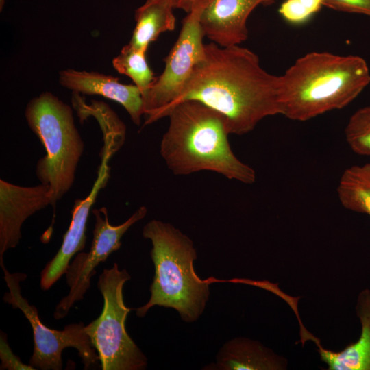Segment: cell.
Wrapping results in <instances>:
<instances>
[{
  "label": "cell",
  "instance_id": "1",
  "mask_svg": "<svg viewBox=\"0 0 370 370\" xmlns=\"http://www.w3.org/2000/svg\"><path fill=\"white\" fill-rule=\"evenodd\" d=\"M186 100L200 101L219 112L230 134L243 135L264 118L282 114L281 76L266 71L258 56L247 48L205 44L204 58L162 118Z\"/></svg>",
  "mask_w": 370,
  "mask_h": 370
},
{
  "label": "cell",
  "instance_id": "2",
  "mask_svg": "<svg viewBox=\"0 0 370 370\" xmlns=\"http://www.w3.org/2000/svg\"><path fill=\"white\" fill-rule=\"evenodd\" d=\"M167 116L169 125L160 152L174 175L209 171L243 184L255 182L254 169L232 150L221 113L200 101L186 100L174 106Z\"/></svg>",
  "mask_w": 370,
  "mask_h": 370
},
{
  "label": "cell",
  "instance_id": "3",
  "mask_svg": "<svg viewBox=\"0 0 370 370\" xmlns=\"http://www.w3.org/2000/svg\"><path fill=\"white\" fill-rule=\"evenodd\" d=\"M280 76L281 114L297 121L347 106L370 82L362 58L328 52L308 53Z\"/></svg>",
  "mask_w": 370,
  "mask_h": 370
},
{
  "label": "cell",
  "instance_id": "4",
  "mask_svg": "<svg viewBox=\"0 0 370 370\" xmlns=\"http://www.w3.org/2000/svg\"><path fill=\"white\" fill-rule=\"evenodd\" d=\"M143 236L151 241L154 276L148 301L136 309L142 318L155 306L175 309L186 323L203 314L210 296L209 283L195 271L197 250L193 241L169 223L152 219L143 228Z\"/></svg>",
  "mask_w": 370,
  "mask_h": 370
},
{
  "label": "cell",
  "instance_id": "5",
  "mask_svg": "<svg viewBox=\"0 0 370 370\" xmlns=\"http://www.w3.org/2000/svg\"><path fill=\"white\" fill-rule=\"evenodd\" d=\"M30 130L39 138L45 156L36 166L40 184L50 187L54 208L73 186L84 143L71 106L49 91L33 97L25 109Z\"/></svg>",
  "mask_w": 370,
  "mask_h": 370
},
{
  "label": "cell",
  "instance_id": "6",
  "mask_svg": "<svg viewBox=\"0 0 370 370\" xmlns=\"http://www.w3.org/2000/svg\"><path fill=\"white\" fill-rule=\"evenodd\" d=\"M131 278L126 269L115 262L103 269L98 288L103 299V310L85 330L95 349L102 370H143L147 358L127 334L125 321L132 310L123 299V288Z\"/></svg>",
  "mask_w": 370,
  "mask_h": 370
},
{
  "label": "cell",
  "instance_id": "7",
  "mask_svg": "<svg viewBox=\"0 0 370 370\" xmlns=\"http://www.w3.org/2000/svg\"><path fill=\"white\" fill-rule=\"evenodd\" d=\"M8 288L5 302L13 308L21 310L29 321L33 332L34 351L29 363L35 369L60 370L62 369V352L66 347L75 348L82 358L84 369L99 367V358L82 323L66 325L62 330L48 328L40 319L37 308L29 304L21 295L20 282L26 275L10 273L0 262Z\"/></svg>",
  "mask_w": 370,
  "mask_h": 370
},
{
  "label": "cell",
  "instance_id": "8",
  "mask_svg": "<svg viewBox=\"0 0 370 370\" xmlns=\"http://www.w3.org/2000/svg\"><path fill=\"white\" fill-rule=\"evenodd\" d=\"M207 2L196 6L184 18L179 36L164 60L163 72L156 77L143 95L144 126L162 119L165 110L181 93L195 66L204 58V35L199 17Z\"/></svg>",
  "mask_w": 370,
  "mask_h": 370
},
{
  "label": "cell",
  "instance_id": "9",
  "mask_svg": "<svg viewBox=\"0 0 370 370\" xmlns=\"http://www.w3.org/2000/svg\"><path fill=\"white\" fill-rule=\"evenodd\" d=\"M95 217L93 238L87 252H78L67 267L65 275L69 294L56 307L53 317L60 319L67 315L74 304L81 301L90 286L95 268L121 245V238L147 213L145 206L139 207L124 223L113 225L109 221L108 209L102 207L92 211Z\"/></svg>",
  "mask_w": 370,
  "mask_h": 370
},
{
  "label": "cell",
  "instance_id": "10",
  "mask_svg": "<svg viewBox=\"0 0 370 370\" xmlns=\"http://www.w3.org/2000/svg\"><path fill=\"white\" fill-rule=\"evenodd\" d=\"M103 145L101 150V164L97 178L89 194L84 199H76L71 211L70 225L63 236L62 245L48 262L40 273V288L49 289L62 275L65 274L71 258L82 251L86 242V225L89 212L100 192L109 180L110 166L109 162L112 156L121 147V142L114 136L103 137Z\"/></svg>",
  "mask_w": 370,
  "mask_h": 370
},
{
  "label": "cell",
  "instance_id": "11",
  "mask_svg": "<svg viewBox=\"0 0 370 370\" xmlns=\"http://www.w3.org/2000/svg\"><path fill=\"white\" fill-rule=\"evenodd\" d=\"M51 202L52 193L47 185L23 186L1 179L0 262L8 250L19 243L26 219Z\"/></svg>",
  "mask_w": 370,
  "mask_h": 370
},
{
  "label": "cell",
  "instance_id": "12",
  "mask_svg": "<svg viewBox=\"0 0 370 370\" xmlns=\"http://www.w3.org/2000/svg\"><path fill=\"white\" fill-rule=\"evenodd\" d=\"M267 3V0H208L199 17L204 36L222 47L240 45L247 38L249 16L258 5Z\"/></svg>",
  "mask_w": 370,
  "mask_h": 370
},
{
  "label": "cell",
  "instance_id": "13",
  "mask_svg": "<svg viewBox=\"0 0 370 370\" xmlns=\"http://www.w3.org/2000/svg\"><path fill=\"white\" fill-rule=\"evenodd\" d=\"M58 82L73 92L100 95L119 103L134 124H140L143 116V95L134 84H125L112 75L73 69L60 71Z\"/></svg>",
  "mask_w": 370,
  "mask_h": 370
},
{
  "label": "cell",
  "instance_id": "14",
  "mask_svg": "<svg viewBox=\"0 0 370 370\" xmlns=\"http://www.w3.org/2000/svg\"><path fill=\"white\" fill-rule=\"evenodd\" d=\"M287 361L257 341L238 337L227 341L219 350L209 370H282Z\"/></svg>",
  "mask_w": 370,
  "mask_h": 370
},
{
  "label": "cell",
  "instance_id": "15",
  "mask_svg": "<svg viewBox=\"0 0 370 370\" xmlns=\"http://www.w3.org/2000/svg\"><path fill=\"white\" fill-rule=\"evenodd\" d=\"M356 313L360 323L358 340L339 352L319 345V354L330 370H370V289L361 291L357 297Z\"/></svg>",
  "mask_w": 370,
  "mask_h": 370
},
{
  "label": "cell",
  "instance_id": "16",
  "mask_svg": "<svg viewBox=\"0 0 370 370\" xmlns=\"http://www.w3.org/2000/svg\"><path fill=\"white\" fill-rule=\"evenodd\" d=\"M174 9L172 0H146L135 11L136 25L128 44L147 51L162 33L175 29Z\"/></svg>",
  "mask_w": 370,
  "mask_h": 370
},
{
  "label": "cell",
  "instance_id": "17",
  "mask_svg": "<svg viewBox=\"0 0 370 370\" xmlns=\"http://www.w3.org/2000/svg\"><path fill=\"white\" fill-rule=\"evenodd\" d=\"M336 193L345 208L370 217V162L345 169Z\"/></svg>",
  "mask_w": 370,
  "mask_h": 370
},
{
  "label": "cell",
  "instance_id": "18",
  "mask_svg": "<svg viewBox=\"0 0 370 370\" xmlns=\"http://www.w3.org/2000/svg\"><path fill=\"white\" fill-rule=\"evenodd\" d=\"M147 51L139 49L127 44L113 58L112 66L119 73L129 77L138 87L142 95L149 88L156 79L146 57Z\"/></svg>",
  "mask_w": 370,
  "mask_h": 370
},
{
  "label": "cell",
  "instance_id": "19",
  "mask_svg": "<svg viewBox=\"0 0 370 370\" xmlns=\"http://www.w3.org/2000/svg\"><path fill=\"white\" fill-rule=\"evenodd\" d=\"M345 137L354 153L370 156V105L359 108L350 116Z\"/></svg>",
  "mask_w": 370,
  "mask_h": 370
},
{
  "label": "cell",
  "instance_id": "20",
  "mask_svg": "<svg viewBox=\"0 0 370 370\" xmlns=\"http://www.w3.org/2000/svg\"><path fill=\"white\" fill-rule=\"evenodd\" d=\"M323 5V0H286L279 8V13L288 22L300 24L306 22Z\"/></svg>",
  "mask_w": 370,
  "mask_h": 370
},
{
  "label": "cell",
  "instance_id": "21",
  "mask_svg": "<svg viewBox=\"0 0 370 370\" xmlns=\"http://www.w3.org/2000/svg\"><path fill=\"white\" fill-rule=\"evenodd\" d=\"M0 359L1 370H35L30 365L24 364L13 353L8 341V336L2 331L0 334Z\"/></svg>",
  "mask_w": 370,
  "mask_h": 370
},
{
  "label": "cell",
  "instance_id": "22",
  "mask_svg": "<svg viewBox=\"0 0 370 370\" xmlns=\"http://www.w3.org/2000/svg\"><path fill=\"white\" fill-rule=\"evenodd\" d=\"M323 5L338 11L370 16V0H323Z\"/></svg>",
  "mask_w": 370,
  "mask_h": 370
},
{
  "label": "cell",
  "instance_id": "23",
  "mask_svg": "<svg viewBox=\"0 0 370 370\" xmlns=\"http://www.w3.org/2000/svg\"><path fill=\"white\" fill-rule=\"evenodd\" d=\"M175 9L190 12L196 6L208 1V0H172Z\"/></svg>",
  "mask_w": 370,
  "mask_h": 370
},
{
  "label": "cell",
  "instance_id": "24",
  "mask_svg": "<svg viewBox=\"0 0 370 370\" xmlns=\"http://www.w3.org/2000/svg\"><path fill=\"white\" fill-rule=\"evenodd\" d=\"M5 4V0H0V10L1 11Z\"/></svg>",
  "mask_w": 370,
  "mask_h": 370
},
{
  "label": "cell",
  "instance_id": "25",
  "mask_svg": "<svg viewBox=\"0 0 370 370\" xmlns=\"http://www.w3.org/2000/svg\"><path fill=\"white\" fill-rule=\"evenodd\" d=\"M267 1H268V3H269V2H271V0H267Z\"/></svg>",
  "mask_w": 370,
  "mask_h": 370
},
{
  "label": "cell",
  "instance_id": "26",
  "mask_svg": "<svg viewBox=\"0 0 370 370\" xmlns=\"http://www.w3.org/2000/svg\"><path fill=\"white\" fill-rule=\"evenodd\" d=\"M271 1H272V0H271Z\"/></svg>",
  "mask_w": 370,
  "mask_h": 370
}]
</instances>
